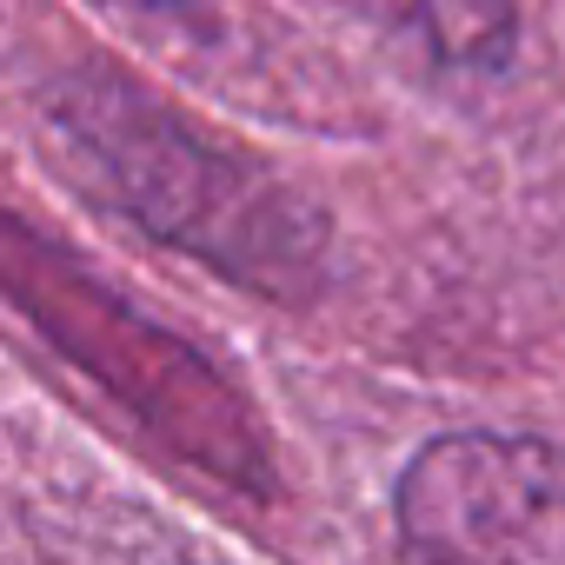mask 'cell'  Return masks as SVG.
<instances>
[{
	"label": "cell",
	"mask_w": 565,
	"mask_h": 565,
	"mask_svg": "<svg viewBox=\"0 0 565 565\" xmlns=\"http://www.w3.org/2000/svg\"><path fill=\"white\" fill-rule=\"evenodd\" d=\"M393 525L406 565H565V446L426 439L393 486Z\"/></svg>",
	"instance_id": "3957f363"
},
{
	"label": "cell",
	"mask_w": 565,
	"mask_h": 565,
	"mask_svg": "<svg viewBox=\"0 0 565 565\" xmlns=\"http://www.w3.org/2000/svg\"><path fill=\"white\" fill-rule=\"evenodd\" d=\"M0 294L114 406H127L167 459L206 472L213 486H226L239 499L279 492L273 446H266L246 393L200 347H186L180 333H167L140 307H127L54 233L28 226L8 206H0Z\"/></svg>",
	"instance_id": "7a4b0ae2"
},
{
	"label": "cell",
	"mask_w": 565,
	"mask_h": 565,
	"mask_svg": "<svg viewBox=\"0 0 565 565\" xmlns=\"http://www.w3.org/2000/svg\"><path fill=\"white\" fill-rule=\"evenodd\" d=\"M47 127L74 173L147 239L273 307H307L327 287V213L259 160L200 134L120 67L61 74L47 87Z\"/></svg>",
	"instance_id": "6da1fadb"
},
{
	"label": "cell",
	"mask_w": 565,
	"mask_h": 565,
	"mask_svg": "<svg viewBox=\"0 0 565 565\" xmlns=\"http://www.w3.org/2000/svg\"><path fill=\"white\" fill-rule=\"evenodd\" d=\"M107 8L134 14V21H153V28H173V34H213V14H206V0H107Z\"/></svg>",
	"instance_id": "5b68a950"
},
{
	"label": "cell",
	"mask_w": 565,
	"mask_h": 565,
	"mask_svg": "<svg viewBox=\"0 0 565 565\" xmlns=\"http://www.w3.org/2000/svg\"><path fill=\"white\" fill-rule=\"evenodd\" d=\"M446 74H499L519 47V0H373Z\"/></svg>",
	"instance_id": "277c9868"
}]
</instances>
